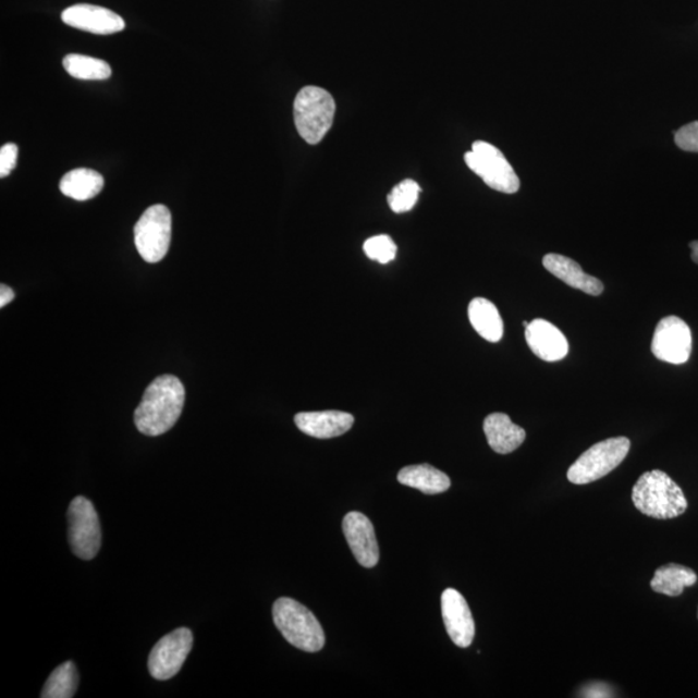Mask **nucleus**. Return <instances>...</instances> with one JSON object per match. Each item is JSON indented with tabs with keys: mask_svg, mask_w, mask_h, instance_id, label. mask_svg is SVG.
I'll list each match as a JSON object with an SVG mask.
<instances>
[{
	"mask_svg": "<svg viewBox=\"0 0 698 698\" xmlns=\"http://www.w3.org/2000/svg\"><path fill=\"white\" fill-rule=\"evenodd\" d=\"M468 319L483 340L500 342L503 336V321L499 309L486 298H475L468 306Z\"/></svg>",
	"mask_w": 698,
	"mask_h": 698,
	"instance_id": "nucleus-19",
	"label": "nucleus"
},
{
	"mask_svg": "<svg viewBox=\"0 0 698 698\" xmlns=\"http://www.w3.org/2000/svg\"><path fill=\"white\" fill-rule=\"evenodd\" d=\"M697 616H698V613H697Z\"/></svg>",
	"mask_w": 698,
	"mask_h": 698,
	"instance_id": "nucleus-31",
	"label": "nucleus"
},
{
	"mask_svg": "<svg viewBox=\"0 0 698 698\" xmlns=\"http://www.w3.org/2000/svg\"><path fill=\"white\" fill-rule=\"evenodd\" d=\"M611 688L607 687L605 684L599 683L593 684L590 688L587 687L584 689L585 697H610Z\"/></svg>",
	"mask_w": 698,
	"mask_h": 698,
	"instance_id": "nucleus-28",
	"label": "nucleus"
},
{
	"mask_svg": "<svg viewBox=\"0 0 698 698\" xmlns=\"http://www.w3.org/2000/svg\"><path fill=\"white\" fill-rule=\"evenodd\" d=\"M185 389L175 376H161L145 391L135 412L137 430L147 437H160L171 430L182 416Z\"/></svg>",
	"mask_w": 698,
	"mask_h": 698,
	"instance_id": "nucleus-1",
	"label": "nucleus"
},
{
	"mask_svg": "<svg viewBox=\"0 0 698 698\" xmlns=\"http://www.w3.org/2000/svg\"><path fill=\"white\" fill-rule=\"evenodd\" d=\"M354 424L352 414L338 411L299 413L295 416V425L299 430L316 439L342 437Z\"/></svg>",
	"mask_w": 698,
	"mask_h": 698,
	"instance_id": "nucleus-15",
	"label": "nucleus"
},
{
	"mask_svg": "<svg viewBox=\"0 0 698 698\" xmlns=\"http://www.w3.org/2000/svg\"><path fill=\"white\" fill-rule=\"evenodd\" d=\"M525 340L531 352L543 362H560L570 352L568 341L562 331L555 324L542 319L529 322L525 328Z\"/></svg>",
	"mask_w": 698,
	"mask_h": 698,
	"instance_id": "nucleus-14",
	"label": "nucleus"
},
{
	"mask_svg": "<svg viewBox=\"0 0 698 698\" xmlns=\"http://www.w3.org/2000/svg\"><path fill=\"white\" fill-rule=\"evenodd\" d=\"M364 252L369 259L387 265L396 258L397 247L391 237L380 234L365 242Z\"/></svg>",
	"mask_w": 698,
	"mask_h": 698,
	"instance_id": "nucleus-25",
	"label": "nucleus"
},
{
	"mask_svg": "<svg viewBox=\"0 0 698 698\" xmlns=\"http://www.w3.org/2000/svg\"><path fill=\"white\" fill-rule=\"evenodd\" d=\"M171 233L172 217L168 207L150 206L134 228L137 253L150 265L161 261L169 253Z\"/></svg>",
	"mask_w": 698,
	"mask_h": 698,
	"instance_id": "nucleus-7",
	"label": "nucleus"
},
{
	"mask_svg": "<svg viewBox=\"0 0 698 698\" xmlns=\"http://www.w3.org/2000/svg\"><path fill=\"white\" fill-rule=\"evenodd\" d=\"M61 20L68 26L83 32L109 36L124 29V20L115 12L100 5L74 4L62 12Z\"/></svg>",
	"mask_w": 698,
	"mask_h": 698,
	"instance_id": "nucleus-12",
	"label": "nucleus"
},
{
	"mask_svg": "<svg viewBox=\"0 0 698 698\" xmlns=\"http://www.w3.org/2000/svg\"><path fill=\"white\" fill-rule=\"evenodd\" d=\"M343 531L357 562L365 568H375L379 562V546L369 517L352 511L343 519Z\"/></svg>",
	"mask_w": 698,
	"mask_h": 698,
	"instance_id": "nucleus-13",
	"label": "nucleus"
},
{
	"mask_svg": "<svg viewBox=\"0 0 698 698\" xmlns=\"http://www.w3.org/2000/svg\"><path fill=\"white\" fill-rule=\"evenodd\" d=\"M690 250H693V260L698 265V241L690 242Z\"/></svg>",
	"mask_w": 698,
	"mask_h": 698,
	"instance_id": "nucleus-30",
	"label": "nucleus"
},
{
	"mask_svg": "<svg viewBox=\"0 0 698 698\" xmlns=\"http://www.w3.org/2000/svg\"><path fill=\"white\" fill-rule=\"evenodd\" d=\"M78 672L72 661L62 663L47 679L41 698H71L77 693Z\"/></svg>",
	"mask_w": 698,
	"mask_h": 698,
	"instance_id": "nucleus-23",
	"label": "nucleus"
},
{
	"mask_svg": "<svg viewBox=\"0 0 698 698\" xmlns=\"http://www.w3.org/2000/svg\"><path fill=\"white\" fill-rule=\"evenodd\" d=\"M483 432L488 444L499 454H510L519 448L527 432L524 428L513 424L507 414L493 413L483 420Z\"/></svg>",
	"mask_w": 698,
	"mask_h": 698,
	"instance_id": "nucleus-17",
	"label": "nucleus"
},
{
	"mask_svg": "<svg viewBox=\"0 0 698 698\" xmlns=\"http://www.w3.org/2000/svg\"><path fill=\"white\" fill-rule=\"evenodd\" d=\"M69 543L75 556L93 560L101 548L99 515L91 501L75 497L68 510Z\"/></svg>",
	"mask_w": 698,
	"mask_h": 698,
	"instance_id": "nucleus-8",
	"label": "nucleus"
},
{
	"mask_svg": "<svg viewBox=\"0 0 698 698\" xmlns=\"http://www.w3.org/2000/svg\"><path fill=\"white\" fill-rule=\"evenodd\" d=\"M273 621L290 645L304 652L315 653L324 646L323 628L308 608L290 598H280L273 604Z\"/></svg>",
	"mask_w": 698,
	"mask_h": 698,
	"instance_id": "nucleus-3",
	"label": "nucleus"
},
{
	"mask_svg": "<svg viewBox=\"0 0 698 698\" xmlns=\"http://www.w3.org/2000/svg\"><path fill=\"white\" fill-rule=\"evenodd\" d=\"M193 648L189 628L180 627L157 642L148 659V669L157 681H169L182 670Z\"/></svg>",
	"mask_w": 698,
	"mask_h": 698,
	"instance_id": "nucleus-9",
	"label": "nucleus"
},
{
	"mask_svg": "<svg viewBox=\"0 0 698 698\" xmlns=\"http://www.w3.org/2000/svg\"><path fill=\"white\" fill-rule=\"evenodd\" d=\"M397 480L403 486L433 495L446 492L452 482L449 476L430 465L407 466L401 469Z\"/></svg>",
	"mask_w": 698,
	"mask_h": 698,
	"instance_id": "nucleus-18",
	"label": "nucleus"
},
{
	"mask_svg": "<svg viewBox=\"0 0 698 698\" xmlns=\"http://www.w3.org/2000/svg\"><path fill=\"white\" fill-rule=\"evenodd\" d=\"M19 148L16 144H5L0 149V177L11 174L17 164Z\"/></svg>",
	"mask_w": 698,
	"mask_h": 698,
	"instance_id": "nucleus-27",
	"label": "nucleus"
},
{
	"mask_svg": "<svg viewBox=\"0 0 698 698\" xmlns=\"http://www.w3.org/2000/svg\"><path fill=\"white\" fill-rule=\"evenodd\" d=\"M630 446V440L624 437L600 441L573 463L566 476L576 486H585L604 478L624 462Z\"/></svg>",
	"mask_w": 698,
	"mask_h": 698,
	"instance_id": "nucleus-5",
	"label": "nucleus"
},
{
	"mask_svg": "<svg viewBox=\"0 0 698 698\" xmlns=\"http://www.w3.org/2000/svg\"><path fill=\"white\" fill-rule=\"evenodd\" d=\"M468 169L480 176L490 188L514 195L521 189V180L513 166L499 148L486 142H475L465 155Z\"/></svg>",
	"mask_w": 698,
	"mask_h": 698,
	"instance_id": "nucleus-6",
	"label": "nucleus"
},
{
	"mask_svg": "<svg viewBox=\"0 0 698 698\" xmlns=\"http://www.w3.org/2000/svg\"><path fill=\"white\" fill-rule=\"evenodd\" d=\"M62 65L69 75L82 81H106L112 75V68L107 61L71 53L62 60Z\"/></svg>",
	"mask_w": 698,
	"mask_h": 698,
	"instance_id": "nucleus-22",
	"label": "nucleus"
},
{
	"mask_svg": "<svg viewBox=\"0 0 698 698\" xmlns=\"http://www.w3.org/2000/svg\"><path fill=\"white\" fill-rule=\"evenodd\" d=\"M693 352V333L679 317L668 316L656 327L652 354L669 364H686Z\"/></svg>",
	"mask_w": 698,
	"mask_h": 698,
	"instance_id": "nucleus-10",
	"label": "nucleus"
},
{
	"mask_svg": "<svg viewBox=\"0 0 698 698\" xmlns=\"http://www.w3.org/2000/svg\"><path fill=\"white\" fill-rule=\"evenodd\" d=\"M335 101L321 87L301 89L294 101V121L299 135L310 145L319 144L333 126Z\"/></svg>",
	"mask_w": 698,
	"mask_h": 698,
	"instance_id": "nucleus-4",
	"label": "nucleus"
},
{
	"mask_svg": "<svg viewBox=\"0 0 698 698\" xmlns=\"http://www.w3.org/2000/svg\"><path fill=\"white\" fill-rule=\"evenodd\" d=\"M420 186L414 180L407 179L392 189L389 195L391 210L396 213L411 211L418 203Z\"/></svg>",
	"mask_w": 698,
	"mask_h": 698,
	"instance_id": "nucleus-24",
	"label": "nucleus"
},
{
	"mask_svg": "<svg viewBox=\"0 0 698 698\" xmlns=\"http://www.w3.org/2000/svg\"><path fill=\"white\" fill-rule=\"evenodd\" d=\"M543 267L562 280L566 285L580 290L586 294L599 296L604 292L603 282L599 281L593 275L584 272L577 261L564 257L560 254H548L543 258Z\"/></svg>",
	"mask_w": 698,
	"mask_h": 698,
	"instance_id": "nucleus-16",
	"label": "nucleus"
},
{
	"mask_svg": "<svg viewBox=\"0 0 698 698\" xmlns=\"http://www.w3.org/2000/svg\"><path fill=\"white\" fill-rule=\"evenodd\" d=\"M696 583L697 575L693 570L678 564H668L654 572L651 587L654 592L663 596L679 597L686 587L694 586Z\"/></svg>",
	"mask_w": 698,
	"mask_h": 698,
	"instance_id": "nucleus-21",
	"label": "nucleus"
},
{
	"mask_svg": "<svg viewBox=\"0 0 698 698\" xmlns=\"http://www.w3.org/2000/svg\"><path fill=\"white\" fill-rule=\"evenodd\" d=\"M103 188V177L91 169L69 171L60 182L62 195L75 200H88L98 196Z\"/></svg>",
	"mask_w": 698,
	"mask_h": 698,
	"instance_id": "nucleus-20",
	"label": "nucleus"
},
{
	"mask_svg": "<svg viewBox=\"0 0 698 698\" xmlns=\"http://www.w3.org/2000/svg\"><path fill=\"white\" fill-rule=\"evenodd\" d=\"M441 611L448 635L454 645L461 648L472 646L475 638V621L462 593L454 589L442 592Z\"/></svg>",
	"mask_w": 698,
	"mask_h": 698,
	"instance_id": "nucleus-11",
	"label": "nucleus"
},
{
	"mask_svg": "<svg viewBox=\"0 0 698 698\" xmlns=\"http://www.w3.org/2000/svg\"><path fill=\"white\" fill-rule=\"evenodd\" d=\"M633 502L653 519H675L686 513L688 502L682 488L661 469L642 474L633 489Z\"/></svg>",
	"mask_w": 698,
	"mask_h": 698,
	"instance_id": "nucleus-2",
	"label": "nucleus"
},
{
	"mask_svg": "<svg viewBox=\"0 0 698 698\" xmlns=\"http://www.w3.org/2000/svg\"><path fill=\"white\" fill-rule=\"evenodd\" d=\"M675 144L684 151L698 154V121L686 124L676 131Z\"/></svg>",
	"mask_w": 698,
	"mask_h": 698,
	"instance_id": "nucleus-26",
	"label": "nucleus"
},
{
	"mask_svg": "<svg viewBox=\"0 0 698 698\" xmlns=\"http://www.w3.org/2000/svg\"><path fill=\"white\" fill-rule=\"evenodd\" d=\"M13 299H15L13 290L10 286H0V307H5L7 304H10Z\"/></svg>",
	"mask_w": 698,
	"mask_h": 698,
	"instance_id": "nucleus-29",
	"label": "nucleus"
}]
</instances>
